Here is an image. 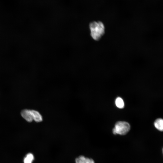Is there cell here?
<instances>
[{
  "instance_id": "obj_1",
  "label": "cell",
  "mask_w": 163,
  "mask_h": 163,
  "mask_svg": "<svg viewBox=\"0 0 163 163\" xmlns=\"http://www.w3.org/2000/svg\"><path fill=\"white\" fill-rule=\"evenodd\" d=\"M89 27L91 36L95 40L100 39L105 33V26L101 21H92L90 23Z\"/></svg>"
},
{
  "instance_id": "obj_2",
  "label": "cell",
  "mask_w": 163,
  "mask_h": 163,
  "mask_svg": "<svg viewBox=\"0 0 163 163\" xmlns=\"http://www.w3.org/2000/svg\"><path fill=\"white\" fill-rule=\"evenodd\" d=\"M130 126L128 123L124 121H118L116 123L112 130L114 135H125L129 131Z\"/></svg>"
},
{
  "instance_id": "obj_3",
  "label": "cell",
  "mask_w": 163,
  "mask_h": 163,
  "mask_svg": "<svg viewBox=\"0 0 163 163\" xmlns=\"http://www.w3.org/2000/svg\"><path fill=\"white\" fill-rule=\"evenodd\" d=\"M21 115L22 117L28 122H31L33 120L31 110H23L21 112Z\"/></svg>"
},
{
  "instance_id": "obj_4",
  "label": "cell",
  "mask_w": 163,
  "mask_h": 163,
  "mask_svg": "<svg viewBox=\"0 0 163 163\" xmlns=\"http://www.w3.org/2000/svg\"><path fill=\"white\" fill-rule=\"evenodd\" d=\"M75 163H95L92 158H89L83 155L79 156L75 159Z\"/></svg>"
},
{
  "instance_id": "obj_5",
  "label": "cell",
  "mask_w": 163,
  "mask_h": 163,
  "mask_svg": "<svg viewBox=\"0 0 163 163\" xmlns=\"http://www.w3.org/2000/svg\"><path fill=\"white\" fill-rule=\"evenodd\" d=\"M33 120L37 122H40L43 120L41 115L38 111L35 110H31Z\"/></svg>"
},
{
  "instance_id": "obj_6",
  "label": "cell",
  "mask_w": 163,
  "mask_h": 163,
  "mask_svg": "<svg viewBox=\"0 0 163 163\" xmlns=\"http://www.w3.org/2000/svg\"><path fill=\"white\" fill-rule=\"evenodd\" d=\"M154 125L155 128L160 131H163V119L158 118L154 122Z\"/></svg>"
},
{
  "instance_id": "obj_7",
  "label": "cell",
  "mask_w": 163,
  "mask_h": 163,
  "mask_svg": "<svg viewBox=\"0 0 163 163\" xmlns=\"http://www.w3.org/2000/svg\"><path fill=\"white\" fill-rule=\"evenodd\" d=\"M34 159V156L31 153H28L24 158V163H32Z\"/></svg>"
},
{
  "instance_id": "obj_8",
  "label": "cell",
  "mask_w": 163,
  "mask_h": 163,
  "mask_svg": "<svg viewBox=\"0 0 163 163\" xmlns=\"http://www.w3.org/2000/svg\"><path fill=\"white\" fill-rule=\"evenodd\" d=\"M115 104L117 107L120 108H122L124 107V101L120 97H118L116 99Z\"/></svg>"
},
{
  "instance_id": "obj_9",
  "label": "cell",
  "mask_w": 163,
  "mask_h": 163,
  "mask_svg": "<svg viewBox=\"0 0 163 163\" xmlns=\"http://www.w3.org/2000/svg\"></svg>"
}]
</instances>
